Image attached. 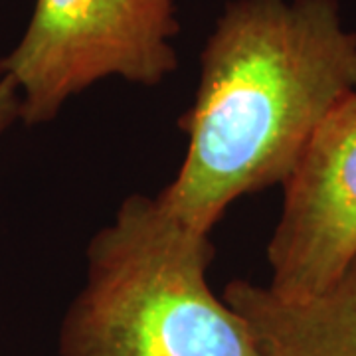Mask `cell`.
<instances>
[{"label":"cell","mask_w":356,"mask_h":356,"mask_svg":"<svg viewBox=\"0 0 356 356\" xmlns=\"http://www.w3.org/2000/svg\"><path fill=\"white\" fill-rule=\"evenodd\" d=\"M250 325L264 356H356V257L315 297L285 301L234 280L222 297Z\"/></svg>","instance_id":"5b68a950"},{"label":"cell","mask_w":356,"mask_h":356,"mask_svg":"<svg viewBox=\"0 0 356 356\" xmlns=\"http://www.w3.org/2000/svg\"><path fill=\"white\" fill-rule=\"evenodd\" d=\"M20 117V93L8 76H0V133Z\"/></svg>","instance_id":"8992f818"},{"label":"cell","mask_w":356,"mask_h":356,"mask_svg":"<svg viewBox=\"0 0 356 356\" xmlns=\"http://www.w3.org/2000/svg\"><path fill=\"white\" fill-rule=\"evenodd\" d=\"M281 186L267 289L303 301L331 287L356 257V91L318 123Z\"/></svg>","instance_id":"277c9868"},{"label":"cell","mask_w":356,"mask_h":356,"mask_svg":"<svg viewBox=\"0 0 356 356\" xmlns=\"http://www.w3.org/2000/svg\"><path fill=\"white\" fill-rule=\"evenodd\" d=\"M175 0H36L24 36L0 58L26 125L51 121L70 97L119 76L156 86L177 70Z\"/></svg>","instance_id":"3957f363"},{"label":"cell","mask_w":356,"mask_h":356,"mask_svg":"<svg viewBox=\"0 0 356 356\" xmlns=\"http://www.w3.org/2000/svg\"><path fill=\"white\" fill-rule=\"evenodd\" d=\"M210 232L133 194L88 248V281L65 313L60 356H264L212 293Z\"/></svg>","instance_id":"7a4b0ae2"},{"label":"cell","mask_w":356,"mask_h":356,"mask_svg":"<svg viewBox=\"0 0 356 356\" xmlns=\"http://www.w3.org/2000/svg\"><path fill=\"white\" fill-rule=\"evenodd\" d=\"M356 91V32L339 0H232L178 125L188 151L159 200L202 232L243 194L283 184L318 123Z\"/></svg>","instance_id":"6da1fadb"}]
</instances>
